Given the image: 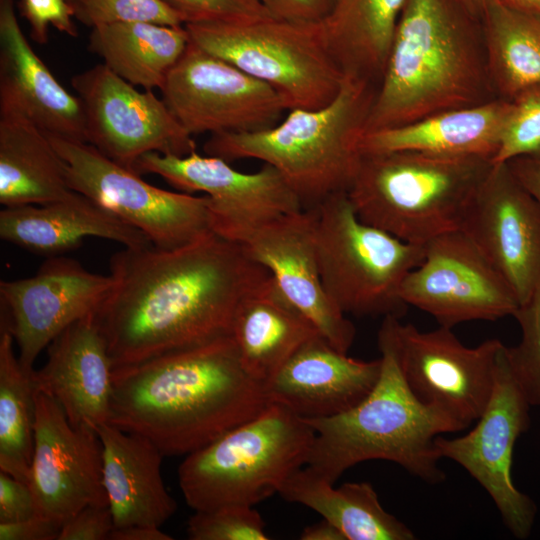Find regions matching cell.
Segmentation results:
<instances>
[{"label":"cell","mask_w":540,"mask_h":540,"mask_svg":"<svg viewBox=\"0 0 540 540\" xmlns=\"http://www.w3.org/2000/svg\"><path fill=\"white\" fill-rule=\"evenodd\" d=\"M381 373L372 391L342 413L304 419L315 431L307 465L334 483L349 468L381 459L434 484L446 477L435 444L462 430L443 412L422 404L407 387L391 348L378 340Z\"/></svg>","instance_id":"5"},{"label":"cell","mask_w":540,"mask_h":540,"mask_svg":"<svg viewBox=\"0 0 540 540\" xmlns=\"http://www.w3.org/2000/svg\"><path fill=\"white\" fill-rule=\"evenodd\" d=\"M135 172L159 175L185 193L204 192L209 198L212 230L230 240L247 229L304 209L283 176L268 164L245 173L224 159L202 156L196 150L185 156L149 152L138 159Z\"/></svg>","instance_id":"16"},{"label":"cell","mask_w":540,"mask_h":540,"mask_svg":"<svg viewBox=\"0 0 540 540\" xmlns=\"http://www.w3.org/2000/svg\"><path fill=\"white\" fill-rule=\"evenodd\" d=\"M504 6L527 14L540 15V0H498Z\"/></svg>","instance_id":"47"},{"label":"cell","mask_w":540,"mask_h":540,"mask_svg":"<svg viewBox=\"0 0 540 540\" xmlns=\"http://www.w3.org/2000/svg\"><path fill=\"white\" fill-rule=\"evenodd\" d=\"M70 4H72L73 6H76L77 4H79L80 2H82L83 0H67Z\"/></svg>","instance_id":"49"},{"label":"cell","mask_w":540,"mask_h":540,"mask_svg":"<svg viewBox=\"0 0 540 540\" xmlns=\"http://www.w3.org/2000/svg\"><path fill=\"white\" fill-rule=\"evenodd\" d=\"M259 1H261L263 4H264V2H265V0H259Z\"/></svg>","instance_id":"50"},{"label":"cell","mask_w":540,"mask_h":540,"mask_svg":"<svg viewBox=\"0 0 540 540\" xmlns=\"http://www.w3.org/2000/svg\"><path fill=\"white\" fill-rule=\"evenodd\" d=\"M507 164L517 180L540 205V157H517Z\"/></svg>","instance_id":"44"},{"label":"cell","mask_w":540,"mask_h":540,"mask_svg":"<svg viewBox=\"0 0 540 540\" xmlns=\"http://www.w3.org/2000/svg\"><path fill=\"white\" fill-rule=\"evenodd\" d=\"M103 451V484L115 528L160 527L176 511L162 475L164 455L146 438L105 423L97 430Z\"/></svg>","instance_id":"25"},{"label":"cell","mask_w":540,"mask_h":540,"mask_svg":"<svg viewBox=\"0 0 540 540\" xmlns=\"http://www.w3.org/2000/svg\"><path fill=\"white\" fill-rule=\"evenodd\" d=\"M460 230L525 303L540 284V205L507 163L492 165Z\"/></svg>","instance_id":"19"},{"label":"cell","mask_w":540,"mask_h":540,"mask_svg":"<svg viewBox=\"0 0 540 540\" xmlns=\"http://www.w3.org/2000/svg\"><path fill=\"white\" fill-rule=\"evenodd\" d=\"M191 540H267L265 523L253 506L195 511L187 523Z\"/></svg>","instance_id":"37"},{"label":"cell","mask_w":540,"mask_h":540,"mask_svg":"<svg viewBox=\"0 0 540 540\" xmlns=\"http://www.w3.org/2000/svg\"><path fill=\"white\" fill-rule=\"evenodd\" d=\"M88 143L116 163L135 171L149 153L185 156L196 150L190 135L152 90L140 92L104 63L74 75Z\"/></svg>","instance_id":"14"},{"label":"cell","mask_w":540,"mask_h":540,"mask_svg":"<svg viewBox=\"0 0 540 540\" xmlns=\"http://www.w3.org/2000/svg\"><path fill=\"white\" fill-rule=\"evenodd\" d=\"M467 11L481 21L487 0H459Z\"/></svg>","instance_id":"48"},{"label":"cell","mask_w":540,"mask_h":540,"mask_svg":"<svg viewBox=\"0 0 540 540\" xmlns=\"http://www.w3.org/2000/svg\"><path fill=\"white\" fill-rule=\"evenodd\" d=\"M521 328V340L506 346L513 377L530 406L540 407V284L514 313Z\"/></svg>","instance_id":"34"},{"label":"cell","mask_w":540,"mask_h":540,"mask_svg":"<svg viewBox=\"0 0 540 540\" xmlns=\"http://www.w3.org/2000/svg\"><path fill=\"white\" fill-rule=\"evenodd\" d=\"M481 28L489 78L501 98L540 87V15L487 0Z\"/></svg>","instance_id":"32"},{"label":"cell","mask_w":540,"mask_h":540,"mask_svg":"<svg viewBox=\"0 0 540 540\" xmlns=\"http://www.w3.org/2000/svg\"><path fill=\"white\" fill-rule=\"evenodd\" d=\"M114 284L66 256L49 257L30 277L0 282V330L8 331L26 371L74 322L96 313Z\"/></svg>","instance_id":"17"},{"label":"cell","mask_w":540,"mask_h":540,"mask_svg":"<svg viewBox=\"0 0 540 540\" xmlns=\"http://www.w3.org/2000/svg\"><path fill=\"white\" fill-rule=\"evenodd\" d=\"M407 0H336L321 21L323 34L344 73L380 83Z\"/></svg>","instance_id":"30"},{"label":"cell","mask_w":540,"mask_h":540,"mask_svg":"<svg viewBox=\"0 0 540 540\" xmlns=\"http://www.w3.org/2000/svg\"><path fill=\"white\" fill-rule=\"evenodd\" d=\"M19 8L29 23L31 38L40 45L48 41L49 25L71 37L78 36L73 22L75 9L67 0H20Z\"/></svg>","instance_id":"39"},{"label":"cell","mask_w":540,"mask_h":540,"mask_svg":"<svg viewBox=\"0 0 540 540\" xmlns=\"http://www.w3.org/2000/svg\"><path fill=\"white\" fill-rule=\"evenodd\" d=\"M490 159L401 150L363 153L347 195L363 222L424 245L460 229Z\"/></svg>","instance_id":"6"},{"label":"cell","mask_w":540,"mask_h":540,"mask_svg":"<svg viewBox=\"0 0 540 540\" xmlns=\"http://www.w3.org/2000/svg\"><path fill=\"white\" fill-rule=\"evenodd\" d=\"M336 0H265L264 5L275 18L321 22L331 12Z\"/></svg>","instance_id":"42"},{"label":"cell","mask_w":540,"mask_h":540,"mask_svg":"<svg viewBox=\"0 0 540 540\" xmlns=\"http://www.w3.org/2000/svg\"><path fill=\"white\" fill-rule=\"evenodd\" d=\"M185 24L247 23L274 17L259 0H164Z\"/></svg>","instance_id":"38"},{"label":"cell","mask_w":540,"mask_h":540,"mask_svg":"<svg viewBox=\"0 0 540 540\" xmlns=\"http://www.w3.org/2000/svg\"><path fill=\"white\" fill-rule=\"evenodd\" d=\"M317 334L315 326L285 297L272 275L242 300L231 329L244 367L264 384Z\"/></svg>","instance_id":"27"},{"label":"cell","mask_w":540,"mask_h":540,"mask_svg":"<svg viewBox=\"0 0 540 540\" xmlns=\"http://www.w3.org/2000/svg\"><path fill=\"white\" fill-rule=\"evenodd\" d=\"M376 91L370 80L345 73L327 105L289 110L284 120L266 129L212 134L203 149L227 162L256 159L274 167L303 208H314L350 187Z\"/></svg>","instance_id":"4"},{"label":"cell","mask_w":540,"mask_h":540,"mask_svg":"<svg viewBox=\"0 0 540 540\" xmlns=\"http://www.w3.org/2000/svg\"><path fill=\"white\" fill-rule=\"evenodd\" d=\"M283 499L305 505L331 522L346 540H413L414 533L387 512L368 482L339 487L309 466L295 471L283 484Z\"/></svg>","instance_id":"29"},{"label":"cell","mask_w":540,"mask_h":540,"mask_svg":"<svg viewBox=\"0 0 540 540\" xmlns=\"http://www.w3.org/2000/svg\"><path fill=\"white\" fill-rule=\"evenodd\" d=\"M530 408L510 370L504 345L492 395L476 425L463 436L435 440L441 458L458 463L486 490L517 539L530 536L537 514L535 502L512 479L514 445L530 427Z\"/></svg>","instance_id":"13"},{"label":"cell","mask_w":540,"mask_h":540,"mask_svg":"<svg viewBox=\"0 0 540 540\" xmlns=\"http://www.w3.org/2000/svg\"><path fill=\"white\" fill-rule=\"evenodd\" d=\"M14 339L0 330V471L28 484L34 448L33 371H26Z\"/></svg>","instance_id":"33"},{"label":"cell","mask_w":540,"mask_h":540,"mask_svg":"<svg viewBox=\"0 0 540 540\" xmlns=\"http://www.w3.org/2000/svg\"><path fill=\"white\" fill-rule=\"evenodd\" d=\"M265 384L244 367L231 335L112 370L108 423L164 456L188 455L258 415Z\"/></svg>","instance_id":"2"},{"label":"cell","mask_w":540,"mask_h":540,"mask_svg":"<svg viewBox=\"0 0 540 540\" xmlns=\"http://www.w3.org/2000/svg\"><path fill=\"white\" fill-rule=\"evenodd\" d=\"M314 438L303 418L269 403L255 417L186 455L178 468L183 497L194 511L254 506L279 493L307 464Z\"/></svg>","instance_id":"7"},{"label":"cell","mask_w":540,"mask_h":540,"mask_svg":"<svg viewBox=\"0 0 540 540\" xmlns=\"http://www.w3.org/2000/svg\"><path fill=\"white\" fill-rule=\"evenodd\" d=\"M399 296L449 328L513 316L520 306L503 276L460 229L425 244L423 261L405 276Z\"/></svg>","instance_id":"15"},{"label":"cell","mask_w":540,"mask_h":540,"mask_svg":"<svg viewBox=\"0 0 540 540\" xmlns=\"http://www.w3.org/2000/svg\"><path fill=\"white\" fill-rule=\"evenodd\" d=\"M511 101L503 98L451 109L419 121L367 132L362 153L401 150L478 156L492 161L498 151Z\"/></svg>","instance_id":"26"},{"label":"cell","mask_w":540,"mask_h":540,"mask_svg":"<svg viewBox=\"0 0 540 540\" xmlns=\"http://www.w3.org/2000/svg\"><path fill=\"white\" fill-rule=\"evenodd\" d=\"M173 537L157 526L133 525L114 528L110 540H172Z\"/></svg>","instance_id":"45"},{"label":"cell","mask_w":540,"mask_h":540,"mask_svg":"<svg viewBox=\"0 0 540 540\" xmlns=\"http://www.w3.org/2000/svg\"><path fill=\"white\" fill-rule=\"evenodd\" d=\"M316 255L323 286L346 315L401 317L405 276L420 265L425 244H411L357 216L347 192L316 207Z\"/></svg>","instance_id":"8"},{"label":"cell","mask_w":540,"mask_h":540,"mask_svg":"<svg viewBox=\"0 0 540 540\" xmlns=\"http://www.w3.org/2000/svg\"><path fill=\"white\" fill-rule=\"evenodd\" d=\"M0 116L22 117L48 135L88 143L80 98L57 81L29 44L15 0H0Z\"/></svg>","instance_id":"21"},{"label":"cell","mask_w":540,"mask_h":540,"mask_svg":"<svg viewBox=\"0 0 540 540\" xmlns=\"http://www.w3.org/2000/svg\"><path fill=\"white\" fill-rule=\"evenodd\" d=\"M28 485L37 514L61 525L88 505H108L97 431L73 426L60 405L40 390L35 393Z\"/></svg>","instance_id":"18"},{"label":"cell","mask_w":540,"mask_h":540,"mask_svg":"<svg viewBox=\"0 0 540 540\" xmlns=\"http://www.w3.org/2000/svg\"><path fill=\"white\" fill-rule=\"evenodd\" d=\"M62 525L42 516L0 523V540H58Z\"/></svg>","instance_id":"43"},{"label":"cell","mask_w":540,"mask_h":540,"mask_svg":"<svg viewBox=\"0 0 540 540\" xmlns=\"http://www.w3.org/2000/svg\"><path fill=\"white\" fill-rule=\"evenodd\" d=\"M112 370L95 313L67 327L48 346L46 363L33 371L36 390L45 392L76 427L98 430L108 423Z\"/></svg>","instance_id":"23"},{"label":"cell","mask_w":540,"mask_h":540,"mask_svg":"<svg viewBox=\"0 0 540 540\" xmlns=\"http://www.w3.org/2000/svg\"><path fill=\"white\" fill-rule=\"evenodd\" d=\"M48 136L65 162L70 189L143 232L152 245L173 249L214 232L206 195L155 187L89 143Z\"/></svg>","instance_id":"10"},{"label":"cell","mask_w":540,"mask_h":540,"mask_svg":"<svg viewBox=\"0 0 540 540\" xmlns=\"http://www.w3.org/2000/svg\"><path fill=\"white\" fill-rule=\"evenodd\" d=\"M381 367V358L349 357L317 334L265 384L266 395L303 419L329 417L361 402L378 382Z\"/></svg>","instance_id":"22"},{"label":"cell","mask_w":540,"mask_h":540,"mask_svg":"<svg viewBox=\"0 0 540 540\" xmlns=\"http://www.w3.org/2000/svg\"><path fill=\"white\" fill-rule=\"evenodd\" d=\"M109 268L114 284L95 320L113 368L231 335L242 300L271 276L215 232L173 249L125 247Z\"/></svg>","instance_id":"1"},{"label":"cell","mask_w":540,"mask_h":540,"mask_svg":"<svg viewBox=\"0 0 540 540\" xmlns=\"http://www.w3.org/2000/svg\"><path fill=\"white\" fill-rule=\"evenodd\" d=\"M511 106L493 164L517 157H540V87L510 100Z\"/></svg>","instance_id":"35"},{"label":"cell","mask_w":540,"mask_h":540,"mask_svg":"<svg viewBox=\"0 0 540 540\" xmlns=\"http://www.w3.org/2000/svg\"><path fill=\"white\" fill-rule=\"evenodd\" d=\"M316 208L280 216L247 229L232 240L272 275L285 297L335 349L347 353L355 327L332 302L322 283L316 255Z\"/></svg>","instance_id":"20"},{"label":"cell","mask_w":540,"mask_h":540,"mask_svg":"<svg viewBox=\"0 0 540 540\" xmlns=\"http://www.w3.org/2000/svg\"><path fill=\"white\" fill-rule=\"evenodd\" d=\"M189 43L185 26L114 23L92 28L89 50L119 77L145 90L161 88Z\"/></svg>","instance_id":"31"},{"label":"cell","mask_w":540,"mask_h":540,"mask_svg":"<svg viewBox=\"0 0 540 540\" xmlns=\"http://www.w3.org/2000/svg\"><path fill=\"white\" fill-rule=\"evenodd\" d=\"M160 90L190 135L258 131L276 125L287 111L269 85L190 40Z\"/></svg>","instance_id":"12"},{"label":"cell","mask_w":540,"mask_h":540,"mask_svg":"<svg viewBox=\"0 0 540 540\" xmlns=\"http://www.w3.org/2000/svg\"><path fill=\"white\" fill-rule=\"evenodd\" d=\"M184 26L192 43L273 88L287 111L321 108L340 90L345 73L321 22L270 17Z\"/></svg>","instance_id":"9"},{"label":"cell","mask_w":540,"mask_h":540,"mask_svg":"<svg viewBox=\"0 0 540 540\" xmlns=\"http://www.w3.org/2000/svg\"><path fill=\"white\" fill-rule=\"evenodd\" d=\"M75 18L90 27L114 23L183 26L182 18L164 0H83Z\"/></svg>","instance_id":"36"},{"label":"cell","mask_w":540,"mask_h":540,"mask_svg":"<svg viewBox=\"0 0 540 540\" xmlns=\"http://www.w3.org/2000/svg\"><path fill=\"white\" fill-rule=\"evenodd\" d=\"M481 21L459 0H407L366 132L488 101Z\"/></svg>","instance_id":"3"},{"label":"cell","mask_w":540,"mask_h":540,"mask_svg":"<svg viewBox=\"0 0 540 540\" xmlns=\"http://www.w3.org/2000/svg\"><path fill=\"white\" fill-rule=\"evenodd\" d=\"M378 340L391 348L407 387L422 404L443 412L462 430L479 419L493 392L504 346L500 340L470 348L449 327L423 332L395 316L383 317Z\"/></svg>","instance_id":"11"},{"label":"cell","mask_w":540,"mask_h":540,"mask_svg":"<svg viewBox=\"0 0 540 540\" xmlns=\"http://www.w3.org/2000/svg\"><path fill=\"white\" fill-rule=\"evenodd\" d=\"M91 236L127 248L152 244L143 232L75 191L56 202L4 207L0 212L3 240L47 258L61 256Z\"/></svg>","instance_id":"24"},{"label":"cell","mask_w":540,"mask_h":540,"mask_svg":"<svg viewBox=\"0 0 540 540\" xmlns=\"http://www.w3.org/2000/svg\"><path fill=\"white\" fill-rule=\"evenodd\" d=\"M302 540H346L340 530L326 519L306 526L301 534Z\"/></svg>","instance_id":"46"},{"label":"cell","mask_w":540,"mask_h":540,"mask_svg":"<svg viewBox=\"0 0 540 540\" xmlns=\"http://www.w3.org/2000/svg\"><path fill=\"white\" fill-rule=\"evenodd\" d=\"M72 192L49 136L25 118L0 116V203L47 204Z\"/></svg>","instance_id":"28"},{"label":"cell","mask_w":540,"mask_h":540,"mask_svg":"<svg viewBox=\"0 0 540 540\" xmlns=\"http://www.w3.org/2000/svg\"><path fill=\"white\" fill-rule=\"evenodd\" d=\"M114 528L109 505H88L62 524L58 540H110Z\"/></svg>","instance_id":"40"},{"label":"cell","mask_w":540,"mask_h":540,"mask_svg":"<svg viewBox=\"0 0 540 540\" xmlns=\"http://www.w3.org/2000/svg\"><path fill=\"white\" fill-rule=\"evenodd\" d=\"M29 485L10 474L0 472V523L18 522L37 516Z\"/></svg>","instance_id":"41"}]
</instances>
